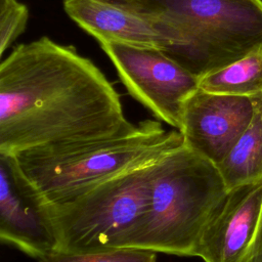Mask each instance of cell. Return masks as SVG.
Returning a JSON list of instances; mask_svg holds the SVG:
<instances>
[{"mask_svg": "<svg viewBox=\"0 0 262 262\" xmlns=\"http://www.w3.org/2000/svg\"><path fill=\"white\" fill-rule=\"evenodd\" d=\"M133 126L102 72L48 37L0 63V154L113 136Z\"/></svg>", "mask_w": 262, "mask_h": 262, "instance_id": "obj_1", "label": "cell"}, {"mask_svg": "<svg viewBox=\"0 0 262 262\" xmlns=\"http://www.w3.org/2000/svg\"><path fill=\"white\" fill-rule=\"evenodd\" d=\"M182 143L177 129L168 131L159 121L145 120L113 136L38 146L12 157L45 202L57 205L150 165Z\"/></svg>", "mask_w": 262, "mask_h": 262, "instance_id": "obj_2", "label": "cell"}, {"mask_svg": "<svg viewBox=\"0 0 262 262\" xmlns=\"http://www.w3.org/2000/svg\"><path fill=\"white\" fill-rule=\"evenodd\" d=\"M227 191L216 164L182 143L156 163L148 208L115 248L194 257Z\"/></svg>", "mask_w": 262, "mask_h": 262, "instance_id": "obj_3", "label": "cell"}, {"mask_svg": "<svg viewBox=\"0 0 262 262\" xmlns=\"http://www.w3.org/2000/svg\"><path fill=\"white\" fill-rule=\"evenodd\" d=\"M167 37L168 56L198 78L262 49V0L121 1Z\"/></svg>", "mask_w": 262, "mask_h": 262, "instance_id": "obj_4", "label": "cell"}, {"mask_svg": "<svg viewBox=\"0 0 262 262\" xmlns=\"http://www.w3.org/2000/svg\"><path fill=\"white\" fill-rule=\"evenodd\" d=\"M157 162L114 177L71 201L49 205L57 250L115 248L148 208Z\"/></svg>", "mask_w": 262, "mask_h": 262, "instance_id": "obj_5", "label": "cell"}, {"mask_svg": "<svg viewBox=\"0 0 262 262\" xmlns=\"http://www.w3.org/2000/svg\"><path fill=\"white\" fill-rule=\"evenodd\" d=\"M130 95L159 120L179 129L185 99L200 78L156 47L100 42Z\"/></svg>", "mask_w": 262, "mask_h": 262, "instance_id": "obj_6", "label": "cell"}, {"mask_svg": "<svg viewBox=\"0 0 262 262\" xmlns=\"http://www.w3.org/2000/svg\"><path fill=\"white\" fill-rule=\"evenodd\" d=\"M0 238L38 260L58 248L49 204L5 154H0Z\"/></svg>", "mask_w": 262, "mask_h": 262, "instance_id": "obj_7", "label": "cell"}, {"mask_svg": "<svg viewBox=\"0 0 262 262\" xmlns=\"http://www.w3.org/2000/svg\"><path fill=\"white\" fill-rule=\"evenodd\" d=\"M253 114L252 97L198 88L183 103L178 131L185 146L217 165L246 130Z\"/></svg>", "mask_w": 262, "mask_h": 262, "instance_id": "obj_8", "label": "cell"}, {"mask_svg": "<svg viewBox=\"0 0 262 262\" xmlns=\"http://www.w3.org/2000/svg\"><path fill=\"white\" fill-rule=\"evenodd\" d=\"M262 210V178L228 189L207 223L195 256L204 262H237L254 238Z\"/></svg>", "mask_w": 262, "mask_h": 262, "instance_id": "obj_9", "label": "cell"}, {"mask_svg": "<svg viewBox=\"0 0 262 262\" xmlns=\"http://www.w3.org/2000/svg\"><path fill=\"white\" fill-rule=\"evenodd\" d=\"M63 9L98 43L116 42L156 47L170 46L167 37L142 13L118 0H63Z\"/></svg>", "mask_w": 262, "mask_h": 262, "instance_id": "obj_10", "label": "cell"}, {"mask_svg": "<svg viewBox=\"0 0 262 262\" xmlns=\"http://www.w3.org/2000/svg\"><path fill=\"white\" fill-rule=\"evenodd\" d=\"M252 98L254 114L250 124L216 165L227 189L262 178V93Z\"/></svg>", "mask_w": 262, "mask_h": 262, "instance_id": "obj_11", "label": "cell"}, {"mask_svg": "<svg viewBox=\"0 0 262 262\" xmlns=\"http://www.w3.org/2000/svg\"><path fill=\"white\" fill-rule=\"evenodd\" d=\"M199 88L213 93L253 97L262 93V49L200 79Z\"/></svg>", "mask_w": 262, "mask_h": 262, "instance_id": "obj_12", "label": "cell"}, {"mask_svg": "<svg viewBox=\"0 0 262 262\" xmlns=\"http://www.w3.org/2000/svg\"><path fill=\"white\" fill-rule=\"evenodd\" d=\"M39 262H157V253L138 248H111L99 251H53Z\"/></svg>", "mask_w": 262, "mask_h": 262, "instance_id": "obj_13", "label": "cell"}, {"mask_svg": "<svg viewBox=\"0 0 262 262\" xmlns=\"http://www.w3.org/2000/svg\"><path fill=\"white\" fill-rule=\"evenodd\" d=\"M29 18L27 6L17 0H0V55L24 32Z\"/></svg>", "mask_w": 262, "mask_h": 262, "instance_id": "obj_14", "label": "cell"}, {"mask_svg": "<svg viewBox=\"0 0 262 262\" xmlns=\"http://www.w3.org/2000/svg\"><path fill=\"white\" fill-rule=\"evenodd\" d=\"M237 262H262V210L254 238Z\"/></svg>", "mask_w": 262, "mask_h": 262, "instance_id": "obj_15", "label": "cell"}, {"mask_svg": "<svg viewBox=\"0 0 262 262\" xmlns=\"http://www.w3.org/2000/svg\"><path fill=\"white\" fill-rule=\"evenodd\" d=\"M118 1H130V0H118Z\"/></svg>", "mask_w": 262, "mask_h": 262, "instance_id": "obj_16", "label": "cell"}]
</instances>
